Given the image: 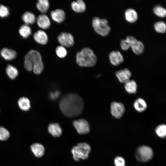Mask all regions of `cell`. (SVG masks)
<instances>
[{
    "label": "cell",
    "instance_id": "6da1fadb",
    "mask_svg": "<svg viewBox=\"0 0 166 166\" xmlns=\"http://www.w3.org/2000/svg\"><path fill=\"white\" fill-rule=\"evenodd\" d=\"M59 109L65 116L69 117H77L82 113L84 102L78 94L70 93L63 96L59 102Z\"/></svg>",
    "mask_w": 166,
    "mask_h": 166
},
{
    "label": "cell",
    "instance_id": "7a4b0ae2",
    "mask_svg": "<svg viewBox=\"0 0 166 166\" xmlns=\"http://www.w3.org/2000/svg\"><path fill=\"white\" fill-rule=\"evenodd\" d=\"M97 58L93 51L88 48H84L77 53L76 62L81 67H92L97 62Z\"/></svg>",
    "mask_w": 166,
    "mask_h": 166
},
{
    "label": "cell",
    "instance_id": "3957f363",
    "mask_svg": "<svg viewBox=\"0 0 166 166\" xmlns=\"http://www.w3.org/2000/svg\"><path fill=\"white\" fill-rule=\"evenodd\" d=\"M91 151L90 145L85 143H78L74 146L71 150L73 157L77 161L80 159L85 160L87 159Z\"/></svg>",
    "mask_w": 166,
    "mask_h": 166
},
{
    "label": "cell",
    "instance_id": "277c9868",
    "mask_svg": "<svg viewBox=\"0 0 166 166\" xmlns=\"http://www.w3.org/2000/svg\"><path fill=\"white\" fill-rule=\"evenodd\" d=\"M92 23L95 31L100 35L106 36L110 32V27L107 20L105 18L95 17L93 18Z\"/></svg>",
    "mask_w": 166,
    "mask_h": 166
},
{
    "label": "cell",
    "instance_id": "5b68a950",
    "mask_svg": "<svg viewBox=\"0 0 166 166\" xmlns=\"http://www.w3.org/2000/svg\"><path fill=\"white\" fill-rule=\"evenodd\" d=\"M33 64V69L36 74H40L43 71L44 65L40 53L35 50H31L27 53Z\"/></svg>",
    "mask_w": 166,
    "mask_h": 166
},
{
    "label": "cell",
    "instance_id": "8992f818",
    "mask_svg": "<svg viewBox=\"0 0 166 166\" xmlns=\"http://www.w3.org/2000/svg\"><path fill=\"white\" fill-rule=\"evenodd\" d=\"M153 155V152L150 147L143 145L139 147L136 152V157L137 160L142 162H146L150 160Z\"/></svg>",
    "mask_w": 166,
    "mask_h": 166
},
{
    "label": "cell",
    "instance_id": "52a82bcc",
    "mask_svg": "<svg viewBox=\"0 0 166 166\" xmlns=\"http://www.w3.org/2000/svg\"><path fill=\"white\" fill-rule=\"evenodd\" d=\"M73 125L79 134H85L90 131V126L87 121L83 119L74 120Z\"/></svg>",
    "mask_w": 166,
    "mask_h": 166
},
{
    "label": "cell",
    "instance_id": "ba28073f",
    "mask_svg": "<svg viewBox=\"0 0 166 166\" xmlns=\"http://www.w3.org/2000/svg\"><path fill=\"white\" fill-rule=\"evenodd\" d=\"M57 40L61 45L64 47H70L74 44L73 36L70 33L62 32L57 37Z\"/></svg>",
    "mask_w": 166,
    "mask_h": 166
},
{
    "label": "cell",
    "instance_id": "9c48e42d",
    "mask_svg": "<svg viewBox=\"0 0 166 166\" xmlns=\"http://www.w3.org/2000/svg\"><path fill=\"white\" fill-rule=\"evenodd\" d=\"M124 105L121 102L113 101L110 105V112L112 115L116 118H120L125 111Z\"/></svg>",
    "mask_w": 166,
    "mask_h": 166
},
{
    "label": "cell",
    "instance_id": "30bf717a",
    "mask_svg": "<svg viewBox=\"0 0 166 166\" xmlns=\"http://www.w3.org/2000/svg\"><path fill=\"white\" fill-rule=\"evenodd\" d=\"M115 75L120 82L125 83L130 80L132 73L128 69L125 68L117 71Z\"/></svg>",
    "mask_w": 166,
    "mask_h": 166
},
{
    "label": "cell",
    "instance_id": "8fae6325",
    "mask_svg": "<svg viewBox=\"0 0 166 166\" xmlns=\"http://www.w3.org/2000/svg\"><path fill=\"white\" fill-rule=\"evenodd\" d=\"M109 57L111 63L117 66L123 62L124 58L122 54L119 51H113L109 53Z\"/></svg>",
    "mask_w": 166,
    "mask_h": 166
},
{
    "label": "cell",
    "instance_id": "7c38bea8",
    "mask_svg": "<svg viewBox=\"0 0 166 166\" xmlns=\"http://www.w3.org/2000/svg\"><path fill=\"white\" fill-rule=\"evenodd\" d=\"M36 20L38 26L42 29H47L50 26L51 22L50 19L45 14L39 15Z\"/></svg>",
    "mask_w": 166,
    "mask_h": 166
},
{
    "label": "cell",
    "instance_id": "4fadbf2b",
    "mask_svg": "<svg viewBox=\"0 0 166 166\" xmlns=\"http://www.w3.org/2000/svg\"><path fill=\"white\" fill-rule=\"evenodd\" d=\"M35 41L41 45H45L48 42V38L46 34L42 30H38L34 34Z\"/></svg>",
    "mask_w": 166,
    "mask_h": 166
},
{
    "label": "cell",
    "instance_id": "5bb4252c",
    "mask_svg": "<svg viewBox=\"0 0 166 166\" xmlns=\"http://www.w3.org/2000/svg\"><path fill=\"white\" fill-rule=\"evenodd\" d=\"M52 19L54 21L60 23L63 22L65 18V14L63 10L57 9L52 11L50 13Z\"/></svg>",
    "mask_w": 166,
    "mask_h": 166
},
{
    "label": "cell",
    "instance_id": "9a60e30c",
    "mask_svg": "<svg viewBox=\"0 0 166 166\" xmlns=\"http://www.w3.org/2000/svg\"><path fill=\"white\" fill-rule=\"evenodd\" d=\"M48 129L49 132L54 137L60 136L62 133V129L58 123L49 124Z\"/></svg>",
    "mask_w": 166,
    "mask_h": 166
},
{
    "label": "cell",
    "instance_id": "2e32d148",
    "mask_svg": "<svg viewBox=\"0 0 166 166\" xmlns=\"http://www.w3.org/2000/svg\"><path fill=\"white\" fill-rule=\"evenodd\" d=\"M30 148L33 153L37 157H41L44 154V147L40 143H34L32 144L30 146Z\"/></svg>",
    "mask_w": 166,
    "mask_h": 166
},
{
    "label": "cell",
    "instance_id": "e0dca14e",
    "mask_svg": "<svg viewBox=\"0 0 166 166\" xmlns=\"http://www.w3.org/2000/svg\"><path fill=\"white\" fill-rule=\"evenodd\" d=\"M0 54L2 57L6 60H11L15 58L17 56L16 52L14 50L6 48L2 49Z\"/></svg>",
    "mask_w": 166,
    "mask_h": 166
},
{
    "label": "cell",
    "instance_id": "ac0fdd59",
    "mask_svg": "<svg viewBox=\"0 0 166 166\" xmlns=\"http://www.w3.org/2000/svg\"><path fill=\"white\" fill-rule=\"evenodd\" d=\"M124 15L126 20L130 22H136L138 18L137 12L135 10L132 8H129L126 10Z\"/></svg>",
    "mask_w": 166,
    "mask_h": 166
},
{
    "label": "cell",
    "instance_id": "d6986e66",
    "mask_svg": "<svg viewBox=\"0 0 166 166\" xmlns=\"http://www.w3.org/2000/svg\"><path fill=\"white\" fill-rule=\"evenodd\" d=\"M71 6L73 10L77 13H83L86 9L85 3L82 0L73 2L71 4Z\"/></svg>",
    "mask_w": 166,
    "mask_h": 166
},
{
    "label": "cell",
    "instance_id": "ffe728a7",
    "mask_svg": "<svg viewBox=\"0 0 166 166\" xmlns=\"http://www.w3.org/2000/svg\"><path fill=\"white\" fill-rule=\"evenodd\" d=\"M133 106L135 110L138 112L141 113L145 111L147 107L145 101L143 98H139L134 102Z\"/></svg>",
    "mask_w": 166,
    "mask_h": 166
},
{
    "label": "cell",
    "instance_id": "44dd1931",
    "mask_svg": "<svg viewBox=\"0 0 166 166\" xmlns=\"http://www.w3.org/2000/svg\"><path fill=\"white\" fill-rule=\"evenodd\" d=\"M22 18L25 24L29 25L34 24L36 20L34 14L32 13L27 11L24 13L22 16Z\"/></svg>",
    "mask_w": 166,
    "mask_h": 166
},
{
    "label": "cell",
    "instance_id": "7402d4cb",
    "mask_svg": "<svg viewBox=\"0 0 166 166\" xmlns=\"http://www.w3.org/2000/svg\"><path fill=\"white\" fill-rule=\"evenodd\" d=\"M124 84L125 89L128 93L134 94L136 93L137 85L135 81L130 80Z\"/></svg>",
    "mask_w": 166,
    "mask_h": 166
},
{
    "label": "cell",
    "instance_id": "603a6c76",
    "mask_svg": "<svg viewBox=\"0 0 166 166\" xmlns=\"http://www.w3.org/2000/svg\"><path fill=\"white\" fill-rule=\"evenodd\" d=\"M18 104L19 108L24 111H27L30 108V102L28 98L25 97L20 98Z\"/></svg>",
    "mask_w": 166,
    "mask_h": 166
},
{
    "label": "cell",
    "instance_id": "cb8c5ba5",
    "mask_svg": "<svg viewBox=\"0 0 166 166\" xmlns=\"http://www.w3.org/2000/svg\"><path fill=\"white\" fill-rule=\"evenodd\" d=\"M36 6L40 12L44 14L48 11L49 7V4L47 0H39L36 3Z\"/></svg>",
    "mask_w": 166,
    "mask_h": 166
},
{
    "label": "cell",
    "instance_id": "d4e9b609",
    "mask_svg": "<svg viewBox=\"0 0 166 166\" xmlns=\"http://www.w3.org/2000/svg\"><path fill=\"white\" fill-rule=\"evenodd\" d=\"M6 72L8 77L11 79H15L18 76V72L17 69L13 66L8 65L6 68Z\"/></svg>",
    "mask_w": 166,
    "mask_h": 166
},
{
    "label": "cell",
    "instance_id": "484cf974",
    "mask_svg": "<svg viewBox=\"0 0 166 166\" xmlns=\"http://www.w3.org/2000/svg\"><path fill=\"white\" fill-rule=\"evenodd\" d=\"M31 29L29 25L25 24L22 25L19 30L20 35L24 38H28L31 34Z\"/></svg>",
    "mask_w": 166,
    "mask_h": 166
},
{
    "label": "cell",
    "instance_id": "4316f807",
    "mask_svg": "<svg viewBox=\"0 0 166 166\" xmlns=\"http://www.w3.org/2000/svg\"><path fill=\"white\" fill-rule=\"evenodd\" d=\"M131 47L133 52L136 54L142 53L144 50V45L143 42L137 40Z\"/></svg>",
    "mask_w": 166,
    "mask_h": 166
},
{
    "label": "cell",
    "instance_id": "83f0119b",
    "mask_svg": "<svg viewBox=\"0 0 166 166\" xmlns=\"http://www.w3.org/2000/svg\"><path fill=\"white\" fill-rule=\"evenodd\" d=\"M153 11L156 15L161 17H164L166 15V9L160 5L154 6L153 8Z\"/></svg>",
    "mask_w": 166,
    "mask_h": 166
},
{
    "label": "cell",
    "instance_id": "f1b7e54d",
    "mask_svg": "<svg viewBox=\"0 0 166 166\" xmlns=\"http://www.w3.org/2000/svg\"><path fill=\"white\" fill-rule=\"evenodd\" d=\"M154 28L158 32L164 33L166 32V24L164 21H159L155 22L154 24Z\"/></svg>",
    "mask_w": 166,
    "mask_h": 166
},
{
    "label": "cell",
    "instance_id": "f546056e",
    "mask_svg": "<svg viewBox=\"0 0 166 166\" xmlns=\"http://www.w3.org/2000/svg\"><path fill=\"white\" fill-rule=\"evenodd\" d=\"M156 134L160 137L164 138L166 135V126L163 124L158 126L155 129Z\"/></svg>",
    "mask_w": 166,
    "mask_h": 166
},
{
    "label": "cell",
    "instance_id": "4dcf8cb0",
    "mask_svg": "<svg viewBox=\"0 0 166 166\" xmlns=\"http://www.w3.org/2000/svg\"><path fill=\"white\" fill-rule=\"evenodd\" d=\"M9 131L5 128L0 126V140L6 141L10 136Z\"/></svg>",
    "mask_w": 166,
    "mask_h": 166
},
{
    "label": "cell",
    "instance_id": "1f68e13d",
    "mask_svg": "<svg viewBox=\"0 0 166 166\" xmlns=\"http://www.w3.org/2000/svg\"><path fill=\"white\" fill-rule=\"evenodd\" d=\"M24 65L25 69L28 71L32 70L33 64L27 53L26 55L24 57Z\"/></svg>",
    "mask_w": 166,
    "mask_h": 166
},
{
    "label": "cell",
    "instance_id": "d6a6232c",
    "mask_svg": "<svg viewBox=\"0 0 166 166\" xmlns=\"http://www.w3.org/2000/svg\"><path fill=\"white\" fill-rule=\"evenodd\" d=\"M56 52L57 56L61 58L65 57L67 53V51L65 47L61 45L58 46L56 47Z\"/></svg>",
    "mask_w": 166,
    "mask_h": 166
},
{
    "label": "cell",
    "instance_id": "836d02e7",
    "mask_svg": "<svg viewBox=\"0 0 166 166\" xmlns=\"http://www.w3.org/2000/svg\"><path fill=\"white\" fill-rule=\"evenodd\" d=\"M9 10L8 8L3 5H0V17L4 18L8 16L9 14Z\"/></svg>",
    "mask_w": 166,
    "mask_h": 166
},
{
    "label": "cell",
    "instance_id": "e575fe53",
    "mask_svg": "<svg viewBox=\"0 0 166 166\" xmlns=\"http://www.w3.org/2000/svg\"><path fill=\"white\" fill-rule=\"evenodd\" d=\"M114 163L116 166H125V160L123 157L121 156H117L115 158Z\"/></svg>",
    "mask_w": 166,
    "mask_h": 166
},
{
    "label": "cell",
    "instance_id": "d590c367",
    "mask_svg": "<svg viewBox=\"0 0 166 166\" xmlns=\"http://www.w3.org/2000/svg\"><path fill=\"white\" fill-rule=\"evenodd\" d=\"M120 45L121 48L124 50H128L131 47L130 43L126 39L121 40V41Z\"/></svg>",
    "mask_w": 166,
    "mask_h": 166
}]
</instances>
